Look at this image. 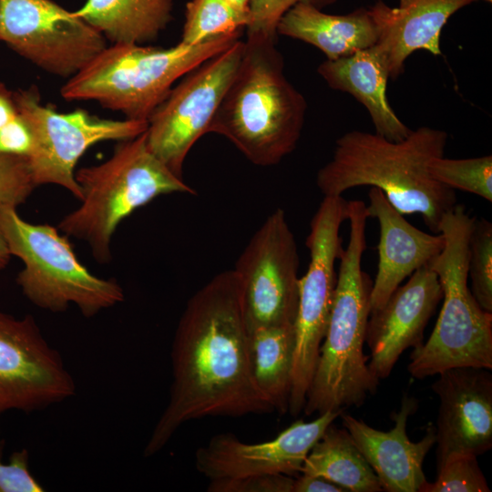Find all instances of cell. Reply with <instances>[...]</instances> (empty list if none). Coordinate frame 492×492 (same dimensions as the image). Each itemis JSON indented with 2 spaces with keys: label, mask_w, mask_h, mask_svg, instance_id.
I'll return each mask as SVG.
<instances>
[{
  "label": "cell",
  "mask_w": 492,
  "mask_h": 492,
  "mask_svg": "<svg viewBox=\"0 0 492 492\" xmlns=\"http://www.w3.org/2000/svg\"><path fill=\"white\" fill-rule=\"evenodd\" d=\"M255 382L273 408L288 411L295 346L294 323L250 329Z\"/></svg>",
  "instance_id": "obj_25"
},
{
  "label": "cell",
  "mask_w": 492,
  "mask_h": 492,
  "mask_svg": "<svg viewBox=\"0 0 492 492\" xmlns=\"http://www.w3.org/2000/svg\"><path fill=\"white\" fill-rule=\"evenodd\" d=\"M301 474L323 477L345 491H383L377 476L348 431L333 422L311 448Z\"/></svg>",
  "instance_id": "obj_24"
},
{
  "label": "cell",
  "mask_w": 492,
  "mask_h": 492,
  "mask_svg": "<svg viewBox=\"0 0 492 492\" xmlns=\"http://www.w3.org/2000/svg\"><path fill=\"white\" fill-rule=\"evenodd\" d=\"M482 367H455L431 385L440 405L435 426L436 468L453 454L477 456L492 447V374Z\"/></svg>",
  "instance_id": "obj_16"
},
{
  "label": "cell",
  "mask_w": 492,
  "mask_h": 492,
  "mask_svg": "<svg viewBox=\"0 0 492 492\" xmlns=\"http://www.w3.org/2000/svg\"><path fill=\"white\" fill-rule=\"evenodd\" d=\"M80 206L66 215L57 229L86 241L99 263L111 260V240L118 224L157 197L196 191L174 174L147 143L146 131L119 141L106 161L76 170Z\"/></svg>",
  "instance_id": "obj_6"
},
{
  "label": "cell",
  "mask_w": 492,
  "mask_h": 492,
  "mask_svg": "<svg viewBox=\"0 0 492 492\" xmlns=\"http://www.w3.org/2000/svg\"><path fill=\"white\" fill-rule=\"evenodd\" d=\"M170 359L169 401L145 457L160 452L187 422L273 411L254 379L242 283L233 269L215 275L189 299Z\"/></svg>",
  "instance_id": "obj_1"
},
{
  "label": "cell",
  "mask_w": 492,
  "mask_h": 492,
  "mask_svg": "<svg viewBox=\"0 0 492 492\" xmlns=\"http://www.w3.org/2000/svg\"><path fill=\"white\" fill-rule=\"evenodd\" d=\"M5 446L0 439V492H43L45 487L29 469V452L26 448L15 451L7 463L3 462Z\"/></svg>",
  "instance_id": "obj_32"
},
{
  "label": "cell",
  "mask_w": 492,
  "mask_h": 492,
  "mask_svg": "<svg viewBox=\"0 0 492 492\" xmlns=\"http://www.w3.org/2000/svg\"><path fill=\"white\" fill-rule=\"evenodd\" d=\"M276 43L277 38L247 35L237 71L208 130L261 167L276 165L293 151L307 108L284 75Z\"/></svg>",
  "instance_id": "obj_3"
},
{
  "label": "cell",
  "mask_w": 492,
  "mask_h": 492,
  "mask_svg": "<svg viewBox=\"0 0 492 492\" xmlns=\"http://www.w3.org/2000/svg\"><path fill=\"white\" fill-rule=\"evenodd\" d=\"M16 209L0 206V230L11 255L24 263L16 283L32 303L52 313L75 304L91 318L124 301L116 280L97 277L80 262L69 237L47 223L25 220Z\"/></svg>",
  "instance_id": "obj_8"
},
{
  "label": "cell",
  "mask_w": 492,
  "mask_h": 492,
  "mask_svg": "<svg viewBox=\"0 0 492 492\" xmlns=\"http://www.w3.org/2000/svg\"><path fill=\"white\" fill-rule=\"evenodd\" d=\"M76 389L60 353L34 316L0 311V417L11 410L46 409L72 397Z\"/></svg>",
  "instance_id": "obj_14"
},
{
  "label": "cell",
  "mask_w": 492,
  "mask_h": 492,
  "mask_svg": "<svg viewBox=\"0 0 492 492\" xmlns=\"http://www.w3.org/2000/svg\"><path fill=\"white\" fill-rule=\"evenodd\" d=\"M226 1L241 13L249 15L250 0H226Z\"/></svg>",
  "instance_id": "obj_38"
},
{
  "label": "cell",
  "mask_w": 492,
  "mask_h": 492,
  "mask_svg": "<svg viewBox=\"0 0 492 492\" xmlns=\"http://www.w3.org/2000/svg\"><path fill=\"white\" fill-rule=\"evenodd\" d=\"M277 33L315 46L329 60L368 48L377 40L376 28L368 9L359 8L347 15H330L306 2L296 4L282 15Z\"/></svg>",
  "instance_id": "obj_22"
},
{
  "label": "cell",
  "mask_w": 492,
  "mask_h": 492,
  "mask_svg": "<svg viewBox=\"0 0 492 492\" xmlns=\"http://www.w3.org/2000/svg\"><path fill=\"white\" fill-rule=\"evenodd\" d=\"M475 1L399 0L391 7L377 0L368 12L377 32L374 46L385 59L389 77H398L405 59L416 50L441 55L442 28L456 12Z\"/></svg>",
  "instance_id": "obj_20"
},
{
  "label": "cell",
  "mask_w": 492,
  "mask_h": 492,
  "mask_svg": "<svg viewBox=\"0 0 492 492\" xmlns=\"http://www.w3.org/2000/svg\"><path fill=\"white\" fill-rule=\"evenodd\" d=\"M241 32L190 46H106L60 89L67 101L93 100L126 118L147 121L185 75L240 39Z\"/></svg>",
  "instance_id": "obj_5"
},
{
  "label": "cell",
  "mask_w": 492,
  "mask_h": 492,
  "mask_svg": "<svg viewBox=\"0 0 492 492\" xmlns=\"http://www.w3.org/2000/svg\"><path fill=\"white\" fill-rule=\"evenodd\" d=\"M18 114L29 127L33 149L28 156L36 187L56 184L81 200L76 166L84 153L102 141H122L144 133L147 121L102 118L86 109L59 112L44 104L36 86L14 91Z\"/></svg>",
  "instance_id": "obj_9"
},
{
  "label": "cell",
  "mask_w": 492,
  "mask_h": 492,
  "mask_svg": "<svg viewBox=\"0 0 492 492\" xmlns=\"http://www.w3.org/2000/svg\"><path fill=\"white\" fill-rule=\"evenodd\" d=\"M294 477L288 475L250 477L210 481L209 492H293Z\"/></svg>",
  "instance_id": "obj_33"
},
{
  "label": "cell",
  "mask_w": 492,
  "mask_h": 492,
  "mask_svg": "<svg viewBox=\"0 0 492 492\" xmlns=\"http://www.w3.org/2000/svg\"><path fill=\"white\" fill-rule=\"evenodd\" d=\"M485 1H487V2H488V3H491V2H492V0H485Z\"/></svg>",
  "instance_id": "obj_39"
},
{
  "label": "cell",
  "mask_w": 492,
  "mask_h": 492,
  "mask_svg": "<svg viewBox=\"0 0 492 492\" xmlns=\"http://www.w3.org/2000/svg\"><path fill=\"white\" fill-rule=\"evenodd\" d=\"M33 149V136L23 118L17 116L0 128V153L27 157Z\"/></svg>",
  "instance_id": "obj_34"
},
{
  "label": "cell",
  "mask_w": 492,
  "mask_h": 492,
  "mask_svg": "<svg viewBox=\"0 0 492 492\" xmlns=\"http://www.w3.org/2000/svg\"><path fill=\"white\" fill-rule=\"evenodd\" d=\"M317 71L330 87L351 94L364 106L376 134L399 141L412 131L388 102L389 73L385 59L374 45L344 57L326 59Z\"/></svg>",
  "instance_id": "obj_21"
},
{
  "label": "cell",
  "mask_w": 492,
  "mask_h": 492,
  "mask_svg": "<svg viewBox=\"0 0 492 492\" xmlns=\"http://www.w3.org/2000/svg\"><path fill=\"white\" fill-rule=\"evenodd\" d=\"M35 188L27 157L0 153V206L17 208Z\"/></svg>",
  "instance_id": "obj_30"
},
{
  "label": "cell",
  "mask_w": 492,
  "mask_h": 492,
  "mask_svg": "<svg viewBox=\"0 0 492 492\" xmlns=\"http://www.w3.org/2000/svg\"><path fill=\"white\" fill-rule=\"evenodd\" d=\"M293 492H346L342 487L323 477L300 474L294 477Z\"/></svg>",
  "instance_id": "obj_35"
},
{
  "label": "cell",
  "mask_w": 492,
  "mask_h": 492,
  "mask_svg": "<svg viewBox=\"0 0 492 492\" xmlns=\"http://www.w3.org/2000/svg\"><path fill=\"white\" fill-rule=\"evenodd\" d=\"M244 48L238 39L173 86L148 120L149 149L174 174L182 168L193 145L208 133L210 124L231 82Z\"/></svg>",
  "instance_id": "obj_11"
},
{
  "label": "cell",
  "mask_w": 492,
  "mask_h": 492,
  "mask_svg": "<svg viewBox=\"0 0 492 492\" xmlns=\"http://www.w3.org/2000/svg\"><path fill=\"white\" fill-rule=\"evenodd\" d=\"M417 406L416 399L405 395L398 412L391 415L395 426L386 432L343 412L340 415L343 427L377 476L383 491L420 492L427 482L423 463L436 444L435 425H428L420 441H410L407 421Z\"/></svg>",
  "instance_id": "obj_18"
},
{
  "label": "cell",
  "mask_w": 492,
  "mask_h": 492,
  "mask_svg": "<svg viewBox=\"0 0 492 492\" xmlns=\"http://www.w3.org/2000/svg\"><path fill=\"white\" fill-rule=\"evenodd\" d=\"M477 456L453 454L436 468L435 482H426L420 492H489Z\"/></svg>",
  "instance_id": "obj_29"
},
{
  "label": "cell",
  "mask_w": 492,
  "mask_h": 492,
  "mask_svg": "<svg viewBox=\"0 0 492 492\" xmlns=\"http://www.w3.org/2000/svg\"><path fill=\"white\" fill-rule=\"evenodd\" d=\"M368 218L364 201H347L349 241L339 257L329 323L303 407L306 415L358 407L379 384L364 354L373 286L362 270Z\"/></svg>",
  "instance_id": "obj_4"
},
{
  "label": "cell",
  "mask_w": 492,
  "mask_h": 492,
  "mask_svg": "<svg viewBox=\"0 0 492 492\" xmlns=\"http://www.w3.org/2000/svg\"><path fill=\"white\" fill-rule=\"evenodd\" d=\"M299 264L296 241L285 212L276 209L251 238L233 269L242 283L249 329L294 323Z\"/></svg>",
  "instance_id": "obj_13"
},
{
  "label": "cell",
  "mask_w": 492,
  "mask_h": 492,
  "mask_svg": "<svg viewBox=\"0 0 492 492\" xmlns=\"http://www.w3.org/2000/svg\"><path fill=\"white\" fill-rule=\"evenodd\" d=\"M334 0H250L247 35L277 38V26L282 15L298 3L322 7Z\"/></svg>",
  "instance_id": "obj_31"
},
{
  "label": "cell",
  "mask_w": 492,
  "mask_h": 492,
  "mask_svg": "<svg viewBox=\"0 0 492 492\" xmlns=\"http://www.w3.org/2000/svg\"><path fill=\"white\" fill-rule=\"evenodd\" d=\"M409 277L381 308L370 312L365 333L371 352L368 367L378 380L389 376L407 348L423 344L425 329L443 297L438 277L428 264Z\"/></svg>",
  "instance_id": "obj_17"
},
{
  "label": "cell",
  "mask_w": 492,
  "mask_h": 492,
  "mask_svg": "<svg viewBox=\"0 0 492 492\" xmlns=\"http://www.w3.org/2000/svg\"><path fill=\"white\" fill-rule=\"evenodd\" d=\"M11 256L5 237L0 230V271L7 266Z\"/></svg>",
  "instance_id": "obj_37"
},
{
  "label": "cell",
  "mask_w": 492,
  "mask_h": 492,
  "mask_svg": "<svg viewBox=\"0 0 492 492\" xmlns=\"http://www.w3.org/2000/svg\"><path fill=\"white\" fill-rule=\"evenodd\" d=\"M0 41L67 79L107 46L97 30L53 0H0Z\"/></svg>",
  "instance_id": "obj_12"
},
{
  "label": "cell",
  "mask_w": 492,
  "mask_h": 492,
  "mask_svg": "<svg viewBox=\"0 0 492 492\" xmlns=\"http://www.w3.org/2000/svg\"><path fill=\"white\" fill-rule=\"evenodd\" d=\"M172 0H87L74 13L112 44L145 45L172 19Z\"/></svg>",
  "instance_id": "obj_23"
},
{
  "label": "cell",
  "mask_w": 492,
  "mask_h": 492,
  "mask_svg": "<svg viewBox=\"0 0 492 492\" xmlns=\"http://www.w3.org/2000/svg\"><path fill=\"white\" fill-rule=\"evenodd\" d=\"M467 274L474 298L492 313V224L483 218L476 220L470 235Z\"/></svg>",
  "instance_id": "obj_28"
},
{
  "label": "cell",
  "mask_w": 492,
  "mask_h": 492,
  "mask_svg": "<svg viewBox=\"0 0 492 492\" xmlns=\"http://www.w3.org/2000/svg\"><path fill=\"white\" fill-rule=\"evenodd\" d=\"M447 133L420 127L402 140L352 130L335 142L331 159L316 175L324 196L370 186L383 191L401 214L419 213L428 229L438 233L445 213L456 204L454 190L436 180L430 162L445 155Z\"/></svg>",
  "instance_id": "obj_2"
},
{
  "label": "cell",
  "mask_w": 492,
  "mask_h": 492,
  "mask_svg": "<svg viewBox=\"0 0 492 492\" xmlns=\"http://www.w3.org/2000/svg\"><path fill=\"white\" fill-rule=\"evenodd\" d=\"M476 220L457 203L441 220L444 248L428 266L438 277L444 302L430 337L410 354L407 369L416 379L455 367L492 369V313L479 306L467 285Z\"/></svg>",
  "instance_id": "obj_7"
},
{
  "label": "cell",
  "mask_w": 492,
  "mask_h": 492,
  "mask_svg": "<svg viewBox=\"0 0 492 492\" xmlns=\"http://www.w3.org/2000/svg\"><path fill=\"white\" fill-rule=\"evenodd\" d=\"M431 176L452 190H460L492 202L491 155L469 159H446L444 156L429 164Z\"/></svg>",
  "instance_id": "obj_27"
},
{
  "label": "cell",
  "mask_w": 492,
  "mask_h": 492,
  "mask_svg": "<svg viewBox=\"0 0 492 492\" xmlns=\"http://www.w3.org/2000/svg\"><path fill=\"white\" fill-rule=\"evenodd\" d=\"M346 220L347 200L343 196H324L310 222L306 239L310 262L305 274L299 279L294 321L292 389L295 394L309 390L315 372L337 282L335 261L343 250L339 231Z\"/></svg>",
  "instance_id": "obj_10"
},
{
  "label": "cell",
  "mask_w": 492,
  "mask_h": 492,
  "mask_svg": "<svg viewBox=\"0 0 492 492\" xmlns=\"http://www.w3.org/2000/svg\"><path fill=\"white\" fill-rule=\"evenodd\" d=\"M342 411H328L313 421L299 419L272 440L249 444L231 433L212 436L195 452V467L210 481L301 474L315 442Z\"/></svg>",
  "instance_id": "obj_15"
},
{
  "label": "cell",
  "mask_w": 492,
  "mask_h": 492,
  "mask_svg": "<svg viewBox=\"0 0 492 492\" xmlns=\"http://www.w3.org/2000/svg\"><path fill=\"white\" fill-rule=\"evenodd\" d=\"M17 114L14 91L0 83V128L11 122Z\"/></svg>",
  "instance_id": "obj_36"
},
{
  "label": "cell",
  "mask_w": 492,
  "mask_h": 492,
  "mask_svg": "<svg viewBox=\"0 0 492 492\" xmlns=\"http://www.w3.org/2000/svg\"><path fill=\"white\" fill-rule=\"evenodd\" d=\"M368 217L379 223L378 268L370 296V312L381 308L403 281L427 265L443 250V235L430 234L409 223L383 191L370 188Z\"/></svg>",
  "instance_id": "obj_19"
},
{
  "label": "cell",
  "mask_w": 492,
  "mask_h": 492,
  "mask_svg": "<svg viewBox=\"0 0 492 492\" xmlns=\"http://www.w3.org/2000/svg\"><path fill=\"white\" fill-rule=\"evenodd\" d=\"M249 24V15L226 0H190L186 5L180 42L194 46L223 36L240 33Z\"/></svg>",
  "instance_id": "obj_26"
}]
</instances>
